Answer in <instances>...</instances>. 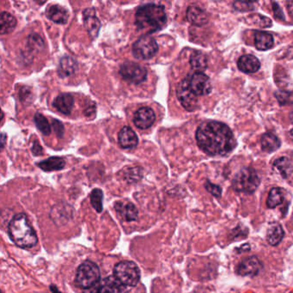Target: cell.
<instances>
[{
  "label": "cell",
  "mask_w": 293,
  "mask_h": 293,
  "mask_svg": "<svg viewBox=\"0 0 293 293\" xmlns=\"http://www.w3.org/2000/svg\"><path fill=\"white\" fill-rule=\"evenodd\" d=\"M199 148L209 156H225L236 148V140L227 125L219 121H205L196 131Z\"/></svg>",
  "instance_id": "cell-1"
},
{
  "label": "cell",
  "mask_w": 293,
  "mask_h": 293,
  "mask_svg": "<svg viewBox=\"0 0 293 293\" xmlns=\"http://www.w3.org/2000/svg\"><path fill=\"white\" fill-rule=\"evenodd\" d=\"M166 24L167 15L164 7L157 4L140 6L135 14V25L146 34L159 31Z\"/></svg>",
  "instance_id": "cell-2"
},
{
  "label": "cell",
  "mask_w": 293,
  "mask_h": 293,
  "mask_svg": "<svg viewBox=\"0 0 293 293\" xmlns=\"http://www.w3.org/2000/svg\"><path fill=\"white\" fill-rule=\"evenodd\" d=\"M9 236L15 244L22 248H31L38 242L37 236L25 214H17L8 226Z\"/></svg>",
  "instance_id": "cell-3"
},
{
  "label": "cell",
  "mask_w": 293,
  "mask_h": 293,
  "mask_svg": "<svg viewBox=\"0 0 293 293\" xmlns=\"http://www.w3.org/2000/svg\"><path fill=\"white\" fill-rule=\"evenodd\" d=\"M101 280V272L96 263L86 261L77 268L75 277V284L77 287L89 290Z\"/></svg>",
  "instance_id": "cell-4"
},
{
  "label": "cell",
  "mask_w": 293,
  "mask_h": 293,
  "mask_svg": "<svg viewBox=\"0 0 293 293\" xmlns=\"http://www.w3.org/2000/svg\"><path fill=\"white\" fill-rule=\"evenodd\" d=\"M260 182L259 176L254 169L243 168L234 177L232 188L239 193L252 194L259 187Z\"/></svg>",
  "instance_id": "cell-5"
},
{
  "label": "cell",
  "mask_w": 293,
  "mask_h": 293,
  "mask_svg": "<svg viewBox=\"0 0 293 293\" xmlns=\"http://www.w3.org/2000/svg\"><path fill=\"white\" fill-rule=\"evenodd\" d=\"M114 276L120 284L125 286H135L140 279V268L134 262L123 261L115 265Z\"/></svg>",
  "instance_id": "cell-6"
},
{
  "label": "cell",
  "mask_w": 293,
  "mask_h": 293,
  "mask_svg": "<svg viewBox=\"0 0 293 293\" xmlns=\"http://www.w3.org/2000/svg\"><path fill=\"white\" fill-rule=\"evenodd\" d=\"M158 51V45L152 36L149 34L142 35L133 46V54L138 60H150Z\"/></svg>",
  "instance_id": "cell-7"
},
{
  "label": "cell",
  "mask_w": 293,
  "mask_h": 293,
  "mask_svg": "<svg viewBox=\"0 0 293 293\" xmlns=\"http://www.w3.org/2000/svg\"><path fill=\"white\" fill-rule=\"evenodd\" d=\"M120 74L128 83L140 85L146 80L147 70L138 63L125 62L120 66Z\"/></svg>",
  "instance_id": "cell-8"
},
{
  "label": "cell",
  "mask_w": 293,
  "mask_h": 293,
  "mask_svg": "<svg viewBox=\"0 0 293 293\" xmlns=\"http://www.w3.org/2000/svg\"><path fill=\"white\" fill-rule=\"evenodd\" d=\"M188 86L197 97H203L210 94L212 91V83L210 78L203 72H194L186 77Z\"/></svg>",
  "instance_id": "cell-9"
},
{
  "label": "cell",
  "mask_w": 293,
  "mask_h": 293,
  "mask_svg": "<svg viewBox=\"0 0 293 293\" xmlns=\"http://www.w3.org/2000/svg\"><path fill=\"white\" fill-rule=\"evenodd\" d=\"M177 94L180 103L188 111H194L198 108V97L191 91L187 78H184L179 83L177 87Z\"/></svg>",
  "instance_id": "cell-10"
},
{
  "label": "cell",
  "mask_w": 293,
  "mask_h": 293,
  "mask_svg": "<svg viewBox=\"0 0 293 293\" xmlns=\"http://www.w3.org/2000/svg\"><path fill=\"white\" fill-rule=\"evenodd\" d=\"M122 285L115 277H107L100 280L93 287L86 290V293H121Z\"/></svg>",
  "instance_id": "cell-11"
},
{
  "label": "cell",
  "mask_w": 293,
  "mask_h": 293,
  "mask_svg": "<svg viewBox=\"0 0 293 293\" xmlns=\"http://www.w3.org/2000/svg\"><path fill=\"white\" fill-rule=\"evenodd\" d=\"M83 23L91 40L97 38L101 29V22L94 8H86L83 12Z\"/></svg>",
  "instance_id": "cell-12"
},
{
  "label": "cell",
  "mask_w": 293,
  "mask_h": 293,
  "mask_svg": "<svg viewBox=\"0 0 293 293\" xmlns=\"http://www.w3.org/2000/svg\"><path fill=\"white\" fill-rule=\"evenodd\" d=\"M114 209L120 219L125 222H133L138 219L139 211L134 203L128 200H120L114 204Z\"/></svg>",
  "instance_id": "cell-13"
},
{
  "label": "cell",
  "mask_w": 293,
  "mask_h": 293,
  "mask_svg": "<svg viewBox=\"0 0 293 293\" xmlns=\"http://www.w3.org/2000/svg\"><path fill=\"white\" fill-rule=\"evenodd\" d=\"M156 120V114L149 107H143L135 112L134 116V125L140 129H147L153 125Z\"/></svg>",
  "instance_id": "cell-14"
},
{
  "label": "cell",
  "mask_w": 293,
  "mask_h": 293,
  "mask_svg": "<svg viewBox=\"0 0 293 293\" xmlns=\"http://www.w3.org/2000/svg\"><path fill=\"white\" fill-rule=\"evenodd\" d=\"M262 262L256 257H248L240 262L236 268V273L241 276H248V275H256L262 269Z\"/></svg>",
  "instance_id": "cell-15"
},
{
  "label": "cell",
  "mask_w": 293,
  "mask_h": 293,
  "mask_svg": "<svg viewBox=\"0 0 293 293\" xmlns=\"http://www.w3.org/2000/svg\"><path fill=\"white\" fill-rule=\"evenodd\" d=\"M118 140L120 146L124 149H134L139 144V138L136 133L129 127H124L118 134Z\"/></svg>",
  "instance_id": "cell-16"
},
{
  "label": "cell",
  "mask_w": 293,
  "mask_h": 293,
  "mask_svg": "<svg viewBox=\"0 0 293 293\" xmlns=\"http://www.w3.org/2000/svg\"><path fill=\"white\" fill-rule=\"evenodd\" d=\"M46 15L49 19L58 24H65L69 19L68 11L60 5L49 6L46 11Z\"/></svg>",
  "instance_id": "cell-17"
},
{
  "label": "cell",
  "mask_w": 293,
  "mask_h": 293,
  "mask_svg": "<svg viewBox=\"0 0 293 293\" xmlns=\"http://www.w3.org/2000/svg\"><path fill=\"white\" fill-rule=\"evenodd\" d=\"M53 105L58 111L66 115H69L71 114V110L74 106V98L71 94L64 93L55 98Z\"/></svg>",
  "instance_id": "cell-18"
},
{
  "label": "cell",
  "mask_w": 293,
  "mask_h": 293,
  "mask_svg": "<svg viewBox=\"0 0 293 293\" xmlns=\"http://www.w3.org/2000/svg\"><path fill=\"white\" fill-rule=\"evenodd\" d=\"M237 66L240 71H242V72L255 73L256 71H258L261 67V62L254 55L248 54L240 58L237 62Z\"/></svg>",
  "instance_id": "cell-19"
},
{
  "label": "cell",
  "mask_w": 293,
  "mask_h": 293,
  "mask_svg": "<svg viewBox=\"0 0 293 293\" xmlns=\"http://www.w3.org/2000/svg\"><path fill=\"white\" fill-rule=\"evenodd\" d=\"M187 18L193 25L203 26L208 23V16L202 9L189 6L187 10Z\"/></svg>",
  "instance_id": "cell-20"
},
{
  "label": "cell",
  "mask_w": 293,
  "mask_h": 293,
  "mask_svg": "<svg viewBox=\"0 0 293 293\" xmlns=\"http://www.w3.org/2000/svg\"><path fill=\"white\" fill-rule=\"evenodd\" d=\"M77 69V62L70 56L63 57L58 67V74L60 77H67L74 74Z\"/></svg>",
  "instance_id": "cell-21"
},
{
  "label": "cell",
  "mask_w": 293,
  "mask_h": 293,
  "mask_svg": "<svg viewBox=\"0 0 293 293\" xmlns=\"http://www.w3.org/2000/svg\"><path fill=\"white\" fill-rule=\"evenodd\" d=\"M38 167L41 169L46 172H51V171H61L65 168L66 161L60 157H51L48 159L43 160L41 162H38Z\"/></svg>",
  "instance_id": "cell-22"
},
{
  "label": "cell",
  "mask_w": 293,
  "mask_h": 293,
  "mask_svg": "<svg viewBox=\"0 0 293 293\" xmlns=\"http://www.w3.org/2000/svg\"><path fill=\"white\" fill-rule=\"evenodd\" d=\"M280 145L281 142L279 138L272 133H268L262 135V148L263 151L272 153L276 151L280 147Z\"/></svg>",
  "instance_id": "cell-23"
},
{
  "label": "cell",
  "mask_w": 293,
  "mask_h": 293,
  "mask_svg": "<svg viewBox=\"0 0 293 293\" xmlns=\"http://www.w3.org/2000/svg\"><path fill=\"white\" fill-rule=\"evenodd\" d=\"M255 46L261 51L272 49L273 46V35L268 32H257L255 36Z\"/></svg>",
  "instance_id": "cell-24"
},
{
  "label": "cell",
  "mask_w": 293,
  "mask_h": 293,
  "mask_svg": "<svg viewBox=\"0 0 293 293\" xmlns=\"http://www.w3.org/2000/svg\"><path fill=\"white\" fill-rule=\"evenodd\" d=\"M284 230L282 228L281 225L279 224H272L269 226L268 230V234H267V239L269 244L272 246H276L279 244V242H281L283 237H284Z\"/></svg>",
  "instance_id": "cell-25"
},
{
  "label": "cell",
  "mask_w": 293,
  "mask_h": 293,
  "mask_svg": "<svg viewBox=\"0 0 293 293\" xmlns=\"http://www.w3.org/2000/svg\"><path fill=\"white\" fill-rule=\"evenodd\" d=\"M190 65L192 68L197 72H202L207 67V58L202 52L194 51L190 57Z\"/></svg>",
  "instance_id": "cell-26"
},
{
  "label": "cell",
  "mask_w": 293,
  "mask_h": 293,
  "mask_svg": "<svg viewBox=\"0 0 293 293\" xmlns=\"http://www.w3.org/2000/svg\"><path fill=\"white\" fill-rule=\"evenodd\" d=\"M17 19L12 14L4 12L1 14V34L12 33L17 26Z\"/></svg>",
  "instance_id": "cell-27"
},
{
  "label": "cell",
  "mask_w": 293,
  "mask_h": 293,
  "mask_svg": "<svg viewBox=\"0 0 293 293\" xmlns=\"http://www.w3.org/2000/svg\"><path fill=\"white\" fill-rule=\"evenodd\" d=\"M284 200V191L282 188H274L268 194L267 205L269 208H275L280 205Z\"/></svg>",
  "instance_id": "cell-28"
},
{
  "label": "cell",
  "mask_w": 293,
  "mask_h": 293,
  "mask_svg": "<svg viewBox=\"0 0 293 293\" xmlns=\"http://www.w3.org/2000/svg\"><path fill=\"white\" fill-rule=\"evenodd\" d=\"M34 123L36 125V128L40 130L41 134L46 136H49L51 134V125L49 123V120H47L43 114L40 113H36L34 117Z\"/></svg>",
  "instance_id": "cell-29"
},
{
  "label": "cell",
  "mask_w": 293,
  "mask_h": 293,
  "mask_svg": "<svg viewBox=\"0 0 293 293\" xmlns=\"http://www.w3.org/2000/svg\"><path fill=\"white\" fill-rule=\"evenodd\" d=\"M103 191L100 188H95L92 190L91 194V205L93 206L95 210L97 213H102L103 212Z\"/></svg>",
  "instance_id": "cell-30"
},
{
  "label": "cell",
  "mask_w": 293,
  "mask_h": 293,
  "mask_svg": "<svg viewBox=\"0 0 293 293\" xmlns=\"http://www.w3.org/2000/svg\"><path fill=\"white\" fill-rule=\"evenodd\" d=\"M27 46L30 51L37 53L44 49V41L39 34H32L29 35Z\"/></svg>",
  "instance_id": "cell-31"
},
{
  "label": "cell",
  "mask_w": 293,
  "mask_h": 293,
  "mask_svg": "<svg viewBox=\"0 0 293 293\" xmlns=\"http://www.w3.org/2000/svg\"><path fill=\"white\" fill-rule=\"evenodd\" d=\"M273 166L278 169V171L281 173L282 176L285 178L288 177L290 171H291V162H290V160L288 159L287 157H281V158L276 160L273 163Z\"/></svg>",
  "instance_id": "cell-32"
},
{
  "label": "cell",
  "mask_w": 293,
  "mask_h": 293,
  "mask_svg": "<svg viewBox=\"0 0 293 293\" xmlns=\"http://www.w3.org/2000/svg\"><path fill=\"white\" fill-rule=\"evenodd\" d=\"M275 96L280 105H287L293 103L292 93L286 91H277Z\"/></svg>",
  "instance_id": "cell-33"
},
{
  "label": "cell",
  "mask_w": 293,
  "mask_h": 293,
  "mask_svg": "<svg viewBox=\"0 0 293 293\" xmlns=\"http://www.w3.org/2000/svg\"><path fill=\"white\" fill-rule=\"evenodd\" d=\"M19 96H20V100L24 103V104H29L31 103L33 97H32L31 91L29 88L27 87H23L19 91Z\"/></svg>",
  "instance_id": "cell-34"
},
{
  "label": "cell",
  "mask_w": 293,
  "mask_h": 293,
  "mask_svg": "<svg viewBox=\"0 0 293 293\" xmlns=\"http://www.w3.org/2000/svg\"><path fill=\"white\" fill-rule=\"evenodd\" d=\"M206 190L215 197H220L222 194V189L219 186L214 185L212 182H206L205 184Z\"/></svg>",
  "instance_id": "cell-35"
},
{
  "label": "cell",
  "mask_w": 293,
  "mask_h": 293,
  "mask_svg": "<svg viewBox=\"0 0 293 293\" xmlns=\"http://www.w3.org/2000/svg\"><path fill=\"white\" fill-rule=\"evenodd\" d=\"M52 127L54 128V133L57 135L58 138H62L64 135V131H65V128L63 123L60 122V120H52Z\"/></svg>",
  "instance_id": "cell-36"
},
{
  "label": "cell",
  "mask_w": 293,
  "mask_h": 293,
  "mask_svg": "<svg viewBox=\"0 0 293 293\" xmlns=\"http://www.w3.org/2000/svg\"><path fill=\"white\" fill-rule=\"evenodd\" d=\"M234 6H235V9L236 10H238V11H241V12H248V11H251V10H254L253 5L251 3H246V2H236L234 4Z\"/></svg>",
  "instance_id": "cell-37"
},
{
  "label": "cell",
  "mask_w": 293,
  "mask_h": 293,
  "mask_svg": "<svg viewBox=\"0 0 293 293\" xmlns=\"http://www.w3.org/2000/svg\"><path fill=\"white\" fill-rule=\"evenodd\" d=\"M83 113L87 117L95 116V114H96V104H95V103L92 102V103L88 104V106L85 108Z\"/></svg>",
  "instance_id": "cell-38"
},
{
  "label": "cell",
  "mask_w": 293,
  "mask_h": 293,
  "mask_svg": "<svg viewBox=\"0 0 293 293\" xmlns=\"http://www.w3.org/2000/svg\"><path fill=\"white\" fill-rule=\"evenodd\" d=\"M273 11H274V15H275V17L277 18H279V19H285V17H284V15H283V12H281V10H280V7H279L276 3H273Z\"/></svg>",
  "instance_id": "cell-39"
},
{
  "label": "cell",
  "mask_w": 293,
  "mask_h": 293,
  "mask_svg": "<svg viewBox=\"0 0 293 293\" xmlns=\"http://www.w3.org/2000/svg\"><path fill=\"white\" fill-rule=\"evenodd\" d=\"M32 151H33V154H34V156H40V155L43 154V147L36 142L33 145Z\"/></svg>",
  "instance_id": "cell-40"
},
{
  "label": "cell",
  "mask_w": 293,
  "mask_h": 293,
  "mask_svg": "<svg viewBox=\"0 0 293 293\" xmlns=\"http://www.w3.org/2000/svg\"><path fill=\"white\" fill-rule=\"evenodd\" d=\"M6 134H2V138H1V148H2V150H3L5 145H6Z\"/></svg>",
  "instance_id": "cell-41"
},
{
  "label": "cell",
  "mask_w": 293,
  "mask_h": 293,
  "mask_svg": "<svg viewBox=\"0 0 293 293\" xmlns=\"http://www.w3.org/2000/svg\"><path fill=\"white\" fill-rule=\"evenodd\" d=\"M50 289H51L53 293H60V290H58V288L56 287L55 285H52L51 286H50Z\"/></svg>",
  "instance_id": "cell-42"
},
{
  "label": "cell",
  "mask_w": 293,
  "mask_h": 293,
  "mask_svg": "<svg viewBox=\"0 0 293 293\" xmlns=\"http://www.w3.org/2000/svg\"><path fill=\"white\" fill-rule=\"evenodd\" d=\"M290 138H291V139L293 140V129L291 130V131L290 132Z\"/></svg>",
  "instance_id": "cell-43"
}]
</instances>
